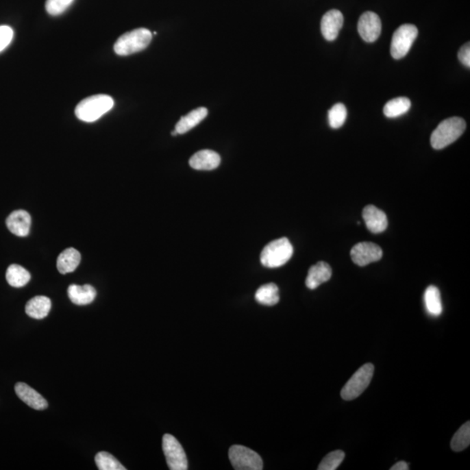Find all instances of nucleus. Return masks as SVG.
<instances>
[{
	"label": "nucleus",
	"instance_id": "1",
	"mask_svg": "<svg viewBox=\"0 0 470 470\" xmlns=\"http://www.w3.org/2000/svg\"><path fill=\"white\" fill-rule=\"evenodd\" d=\"M114 101L110 96L97 95L80 101L76 106L75 114L84 122H95L114 108Z\"/></svg>",
	"mask_w": 470,
	"mask_h": 470
},
{
	"label": "nucleus",
	"instance_id": "2",
	"mask_svg": "<svg viewBox=\"0 0 470 470\" xmlns=\"http://www.w3.org/2000/svg\"><path fill=\"white\" fill-rule=\"evenodd\" d=\"M466 122L463 119L453 117L441 122L431 134L430 143L434 149L440 150L455 143L465 133Z\"/></svg>",
	"mask_w": 470,
	"mask_h": 470
},
{
	"label": "nucleus",
	"instance_id": "3",
	"mask_svg": "<svg viewBox=\"0 0 470 470\" xmlns=\"http://www.w3.org/2000/svg\"><path fill=\"white\" fill-rule=\"evenodd\" d=\"M152 33L147 29H135L118 38L114 44V51L120 56L131 55L146 49L152 41Z\"/></svg>",
	"mask_w": 470,
	"mask_h": 470
},
{
	"label": "nucleus",
	"instance_id": "4",
	"mask_svg": "<svg viewBox=\"0 0 470 470\" xmlns=\"http://www.w3.org/2000/svg\"><path fill=\"white\" fill-rule=\"evenodd\" d=\"M294 253L292 244L286 238L271 241L260 253V262L269 269L280 268L285 265Z\"/></svg>",
	"mask_w": 470,
	"mask_h": 470
},
{
	"label": "nucleus",
	"instance_id": "5",
	"mask_svg": "<svg viewBox=\"0 0 470 470\" xmlns=\"http://www.w3.org/2000/svg\"><path fill=\"white\" fill-rule=\"evenodd\" d=\"M373 370H375V367L371 363H367L357 370L341 389V395L343 400L352 401L359 397L369 387L373 378Z\"/></svg>",
	"mask_w": 470,
	"mask_h": 470
},
{
	"label": "nucleus",
	"instance_id": "6",
	"mask_svg": "<svg viewBox=\"0 0 470 470\" xmlns=\"http://www.w3.org/2000/svg\"><path fill=\"white\" fill-rule=\"evenodd\" d=\"M417 35L418 29L415 25L411 24L401 25L393 35L391 47L392 57L395 60H400L407 55Z\"/></svg>",
	"mask_w": 470,
	"mask_h": 470
},
{
	"label": "nucleus",
	"instance_id": "7",
	"mask_svg": "<svg viewBox=\"0 0 470 470\" xmlns=\"http://www.w3.org/2000/svg\"><path fill=\"white\" fill-rule=\"evenodd\" d=\"M232 466L236 470H260L263 469L262 457L249 447L234 445L230 449Z\"/></svg>",
	"mask_w": 470,
	"mask_h": 470
},
{
	"label": "nucleus",
	"instance_id": "8",
	"mask_svg": "<svg viewBox=\"0 0 470 470\" xmlns=\"http://www.w3.org/2000/svg\"><path fill=\"white\" fill-rule=\"evenodd\" d=\"M162 449L166 456L167 465L171 470H186L188 469L184 449L178 440L172 434H166L163 436Z\"/></svg>",
	"mask_w": 470,
	"mask_h": 470
},
{
	"label": "nucleus",
	"instance_id": "9",
	"mask_svg": "<svg viewBox=\"0 0 470 470\" xmlns=\"http://www.w3.org/2000/svg\"><path fill=\"white\" fill-rule=\"evenodd\" d=\"M351 258L356 265L364 267L382 259L381 247L373 243H360L351 250Z\"/></svg>",
	"mask_w": 470,
	"mask_h": 470
},
{
	"label": "nucleus",
	"instance_id": "10",
	"mask_svg": "<svg viewBox=\"0 0 470 470\" xmlns=\"http://www.w3.org/2000/svg\"><path fill=\"white\" fill-rule=\"evenodd\" d=\"M358 32L362 40L369 43L378 40L382 33V21L379 16L373 12H367L360 16Z\"/></svg>",
	"mask_w": 470,
	"mask_h": 470
},
{
	"label": "nucleus",
	"instance_id": "11",
	"mask_svg": "<svg viewBox=\"0 0 470 470\" xmlns=\"http://www.w3.org/2000/svg\"><path fill=\"white\" fill-rule=\"evenodd\" d=\"M343 25V15L339 10L333 9L328 11L321 19V34L327 41L336 40Z\"/></svg>",
	"mask_w": 470,
	"mask_h": 470
},
{
	"label": "nucleus",
	"instance_id": "12",
	"mask_svg": "<svg viewBox=\"0 0 470 470\" xmlns=\"http://www.w3.org/2000/svg\"><path fill=\"white\" fill-rule=\"evenodd\" d=\"M363 220L367 228L373 234H381L387 230L388 218L385 212L375 206L369 205L363 209Z\"/></svg>",
	"mask_w": 470,
	"mask_h": 470
},
{
	"label": "nucleus",
	"instance_id": "13",
	"mask_svg": "<svg viewBox=\"0 0 470 470\" xmlns=\"http://www.w3.org/2000/svg\"><path fill=\"white\" fill-rule=\"evenodd\" d=\"M15 392L21 401L34 410H44L48 407L46 399L24 382H18L15 385Z\"/></svg>",
	"mask_w": 470,
	"mask_h": 470
},
{
	"label": "nucleus",
	"instance_id": "14",
	"mask_svg": "<svg viewBox=\"0 0 470 470\" xmlns=\"http://www.w3.org/2000/svg\"><path fill=\"white\" fill-rule=\"evenodd\" d=\"M32 218L25 210L12 212L6 220V226L11 233L19 237L27 236L30 233Z\"/></svg>",
	"mask_w": 470,
	"mask_h": 470
},
{
	"label": "nucleus",
	"instance_id": "15",
	"mask_svg": "<svg viewBox=\"0 0 470 470\" xmlns=\"http://www.w3.org/2000/svg\"><path fill=\"white\" fill-rule=\"evenodd\" d=\"M221 164V156L212 150H201L196 153L189 160V165L195 170L211 171L217 169Z\"/></svg>",
	"mask_w": 470,
	"mask_h": 470
},
{
	"label": "nucleus",
	"instance_id": "16",
	"mask_svg": "<svg viewBox=\"0 0 470 470\" xmlns=\"http://www.w3.org/2000/svg\"><path fill=\"white\" fill-rule=\"evenodd\" d=\"M331 276H332L331 267L326 262H318L309 269L307 279H306V286L313 290L323 283L330 281Z\"/></svg>",
	"mask_w": 470,
	"mask_h": 470
},
{
	"label": "nucleus",
	"instance_id": "17",
	"mask_svg": "<svg viewBox=\"0 0 470 470\" xmlns=\"http://www.w3.org/2000/svg\"><path fill=\"white\" fill-rule=\"evenodd\" d=\"M67 294L73 304L78 306L92 304L96 297V289L91 285L73 284L67 289Z\"/></svg>",
	"mask_w": 470,
	"mask_h": 470
},
{
	"label": "nucleus",
	"instance_id": "18",
	"mask_svg": "<svg viewBox=\"0 0 470 470\" xmlns=\"http://www.w3.org/2000/svg\"><path fill=\"white\" fill-rule=\"evenodd\" d=\"M208 111L207 108H199L190 112L189 114L183 116L176 124L175 131L178 134H184L188 133L196 125L201 123V122L207 117Z\"/></svg>",
	"mask_w": 470,
	"mask_h": 470
},
{
	"label": "nucleus",
	"instance_id": "19",
	"mask_svg": "<svg viewBox=\"0 0 470 470\" xmlns=\"http://www.w3.org/2000/svg\"><path fill=\"white\" fill-rule=\"evenodd\" d=\"M80 260H82V256H80L79 251L70 247V249L64 250L58 257V270L62 275L75 271L79 265Z\"/></svg>",
	"mask_w": 470,
	"mask_h": 470
},
{
	"label": "nucleus",
	"instance_id": "20",
	"mask_svg": "<svg viewBox=\"0 0 470 470\" xmlns=\"http://www.w3.org/2000/svg\"><path fill=\"white\" fill-rule=\"evenodd\" d=\"M51 302L46 296H36L27 302L25 306V313L31 318L41 320L49 314Z\"/></svg>",
	"mask_w": 470,
	"mask_h": 470
},
{
	"label": "nucleus",
	"instance_id": "21",
	"mask_svg": "<svg viewBox=\"0 0 470 470\" xmlns=\"http://www.w3.org/2000/svg\"><path fill=\"white\" fill-rule=\"evenodd\" d=\"M31 280L30 273L17 264H12L6 271V281L14 288H22Z\"/></svg>",
	"mask_w": 470,
	"mask_h": 470
},
{
	"label": "nucleus",
	"instance_id": "22",
	"mask_svg": "<svg viewBox=\"0 0 470 470\" xmlns=\"http://www.w3.org/2000/svg\"><path fill=\"white\" fill-rule=\"evenodd\" d=\"M425 306L427 311L433 317H439L443 312L442 300L439 289L434 286H430L424 294Z\"/></svg>",
	"mask_w": 470,
	"mask_h": 470
},
{
	"label": "nucleus",
	"instance_id": "23",
	"mask_svg": "<svg viewBox=\"0 0 470 470\" xmlns=\"http://www.w3.org/2000/svg\"><path fill=\"white\" fill-rule=\"evenodd\" d=\"M256 300L262 305H276L280 301L278 286L275 283H269L260 286L256 293Z\"/></svg>",
	"mask_w": 470,
	"mask_h": 470
},
{
	"label": "nucleus",
	"instance_id": "24",
	"mask_svg": "<svg viewBox=\"0 0 470 470\" xmlns=\"http://www.w3.org/2000/svg\"><path fill=\"white\" fill-rule=\"evenodd\" d=\"M411 101L405 97L395 98L389 101L383 108L386 117L397 118L410 110Z\"/></svg>",
	"mask_w": 470,
	"mask_h": 470
},
{
	"label": "nucleus",
	"instance_id": "25",
	"mask_svg": "<svg viewBox=\"0 0 470 470\" xmlns=\"http://www.w3.org/2000/svg\"><path fill=\"white\" fill-rule=\"evenodd\" d=\"M470 444V423L467 421L466 423L463 424L455 436H453L452 440V450L456 452H462L469 446Z\"/></svg>",
	"mask_w": 470,
	"mask_h": 470
},
{
	"label": "nucleus",
	"instance_id": "26",
	"mask_svg": "<svg viewBox=\"0 0 470 470\" xmlns=\"http://www.w3.org/2000/svg\"><path fill=\"white\" fill-rule=\"evenodd\" d=\"M95 462L99 470H125L114 456L108 452H99L95 456Z\"/></svg>",
	"mask_w": 470,
	"mask_h": 470
},
{
	"label": "nucleus",
	"instance_id": "27",
	"mask_svg": "<svg viewBox=\"0 0 470 470\" xmlns=\"http://www.w3.org/2000/svg\"><path fill=\"white\" fill-rule=\"evenodd\" d=\"M347 112L346 106L341 103L334 105L328 112V122L334 129H338L345 123Z\"/></svg>",
	"mask_w": 470,
	"mask_h": 470
},
{
	"label": "nucleus",
	"instance_id": "28",
	"mask_svg": "<svg viewBox=\"0 0 470 470\" xmlns=\"http://www.w3.org/2000/svg\"><path fill=\"white\" fill-rule=\"evenodd\" d=\"M345 453L341 450L330 452L324 457L318 467L319 470H336L343 462Z\"/></svg>",
	"mask_w": 470,
	"mask_h": 470
},
{
	"label": "nucleus",
	"instance_id": "29",
	"mask_svg": "<svg viewBox=\"0 0 470 470\" xmlns=\"http://www.w3.org/2000/svg\"><path fill=\"white\" fill-rule=\"evenodd\" d=\"M73 1L74 0H47L46 9L51 16L60 15L69 8Z\"/></svg>",
	"mask_w": 470,
	"mask_h": 470
},
{
	"label": "nucleus",
	"instance_id": "30",
	"mask_svg": "<svg viewBox=\"0 0 470 470\" xmlns=\"http://www.w3.org/2000/svg\"><path fill=\"white\" fill-rule=\"evenodd\" d=\"M14 38V31L8 25L0 27V51H4Z\"/></svg>",
	"mask_w": 470,
	"mask_h": 470
},
{
	"label": "nucleus",
	"instance_id": "31",
	"mask_svg": "<svg viewBox=\"0 0 470 470\" xmlns=\"http://www.w3.org/2000/svg\"><path fill=\"white\" fill-rule=\"evenodd\" d=\"M458 59L462 65L470 67V44L467 43L459 50Z\"/></svg>",
	"mask_w": 470,
	"mask_h": 470
},
{
	"label": "nucleus",
	"instance_id": "32",
	"mask_svg": "<svg viewBox=\"0 0 470 470\" xmlns=\"http://www.w3.org/2000/svg\"><path fill=\"white\" fill-rule=\"evenodd\" d=\"M391 469V470H408V469H410V468H408V465L407 462H405L404 461H401V462H398L397 463H395V465H393V467Z\"/></svg>",
	"mask_w": 470,
	"mask_h": 470
},
{
	"label": "nucleus",
	"instance_id": "33",
	"mask_svg": "<svg viewBox=\"0 0 470 470\" xmlns=\"http://www.w3.org/2000/svg\"><path fill=\"white\" fill-rule=\"evenodd\" d=\"M177 134H177V132L175 130L172 132V135H173V136H176Z\"/></svg>",
	"mask_w": 470,
	"mask_h": 470
}]
</instances>
